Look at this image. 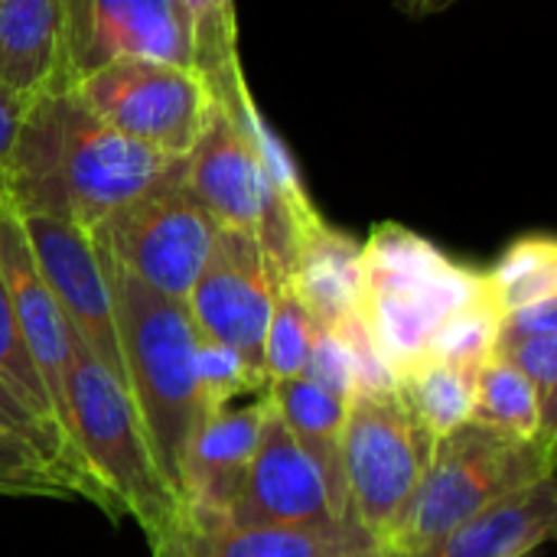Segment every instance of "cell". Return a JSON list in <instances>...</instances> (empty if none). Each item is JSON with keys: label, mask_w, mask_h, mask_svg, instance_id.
<instances>
[{"label": "cell", "mask_w": 557, "mask_h": 557, "mask_svg": "<svg viewBox=\"0 0 557 557\" xmlns=\"http://www.w3.org/2000/svg\"><path fill=\"white\" fill-rule=\"evenodd\" d=\"M183 163L186 157L111 131L69 91H49L26 111L0 206L16 215H55L91 235L117 209L176 176Z\"/></svg>", "instance_id": "cell-1"}, {"label": "cell", "mask_w": 557, "mask_h": 557, "mask_svg": "<svg viewBox=\"0 0 557 557\" xmlns=\"http://www.w3.org/2000/svg\"><path fill=\"white\" fill-rule=\"evenodd\" d=\"M104 274L111 287L124 392L131 395L160 476L183 503V460L206 418L196 375L199 333L186 304L153 294L117 268H104Z\"/></svg>", "instance_id": "cell-2"}, {"label": "cell", "mask_w": 557, "mask_h": 557, "mask_svg": "<svg viewBox=\"0 0 557 557\" xmlns=\"http://www.w3.org/2000/svg\"><path fill=\"white\" fill-rule=\"evenodd\" d=\"M483 294V271L408 225L379 222L362 242V320L392 375L421 362L437 330Z\"/></svg>", "instance_id": "cell-3"}, {"label": "cell", "mask_w": 557, "mask_h": 557, "mask_svg": "<svg viewBox=\"0 0 557 557\" xmlns=\"http://www.w3.org/2000/svg\"><path fill=\"white\" fill-rule=\"evenodd\" d=\"M69 437L91 470L117 519H134L147 545L186 509L160 476L137 411L124 385L85 349L72 330V362L65 379Z\"/></svg>", "instance_id": "cell-4"}, {"label": "cell", "mask_w": 557, "mask_h": 557, "mask_svg": "<svg viewBox=\"0 0 557 557\" xmlns=\"http://www.w3.org/2000/svg\"><path fill=\"white\" fill-rule=\"evenodd\" d=\"M555 450L542 441H519L480 424H460L431 447L424 476L379 545L388 557H414L496 499L555 473Z\"/></svg>", "instance_id": "cell-5"}, {"label": "cell", "mask_w": 557, "mask_h": 557, "mask_svg": "<svg viewBox=\"0 0 557 557\" xmlns=\"http://www.w3.org/2000/svg\"><path fill=\"white\" fill-rule=\"evenodd\" d=\"M88 238L104 268H117L153 294L186 304L215 248L219 225L189 193L180 170L117 209Z\"/></svg>", "instance_id": "cell-6"}, {"label": "cell", "mask_w": 557, "mask_h": 557, "mask_svg": "<svg viewBox=\"0 0 557 557\" xmlns=\"http://www.w3.org/2000/svg\"><path fill=\"white\" fill-rule=\"evenodd\" d=\"M339 450L346 525L382 545L424 476L431 444L411 424L395 388H385L356 392L346 401Z\"/></svg>", "instance_id": "cell-7"}, {"label": "cell", "mask_w": 557, "mask_h": 557, "mask_svg": "<svg viewBox=\"0 0 557 557\" xmlns=\"http://www.w3.org/2000/svg\"><path fill=\"white\" fill-rule=\"evenodd\" d=\"M65 91L111 131L170 157H186L219 111L199 69L150 59H114L75 78Z\"/></svg>", "instance_id": "cell-8"}, {"label": "cell", "mask_w": 557, "mask_h": 557, "mask_svg": "<svg viewBox=\"0 0 557 557\" xmlns=\"http://www.w3.org/2000/svg\"><path fill=\"white\" fill-rule=\"evenodd\" d=\"M183 183L222 232L251 235L287 271L294 232L264 176L251 137L219 108L186 153Z\"/></svg>", "instance_id": "cell-9"}, {"label": "cell", "mask_w": 557, "mask_h": 557, "mask_svg": "<svg viewBox=\"0 0 557 557\" xmlns=\"http://www.w3.org/2000/svg\"><path fill=\"white\" fill-rule=\"evenodd\" d=\"M284 274L258 238L219 228L215 248L186 297L199 339L225 343L264 372L261 346Z\"/></svg>", "instance_id": "cell-10"}, {"label": "cell", "mask_w": 557, "mask_h": 557, "mask_svg": "<svg viewBox=\"0 0 557 557\" xmlns=\"http://www.w3.org/2000/svg\"><path fill=\"white\" fill-rule=\"evenodd\" d=\"M16 219L23 225L33 261L42 281L49 284L55 304L62 307L69 326L85 343V349L124 385L111 287L91 238L78 225L55 215H16Z\"/></svg>", "instance_id": "cell-11"}, {"label": "cell", "mask_w": 557, "mask_h": 557, "mask_svg": "<svg viewBox=\"0 0 557 557\" xmlns=\"http://www.w3.org/2000/svg\"><path fill=\"white\" fill-rule=\"evenodd\" d=\"M225 522L238 529H349L336 519L320 470L277 421L274 408Z\"/></svg>", "instance_id": "cell-12"}, {"label": "cell", "mask_w": 557, "mask_h": 557, "mask_svg": "<svg viewBox=\"0 0 557 557\" xmlns=\"http://www.w3.org/2000/svg\"><path fill=\"white\" fill-rule=\"evenodd\" d=\"M0 277H3V287H7L10 307H13L16 330H20L26 352L49 392L55 421H59L62 434L69 437L65 379H69V362H72V326L33 261V251L26 245L16 212L7 206H0ZM69 444H72V437H69Z\"/></svg>", "instance_id": "cell-13"}, {"label": "cell", "mask_w": 557, "mask_h": 557, "mask_svg": "<svg viewBox=\"0 0 557 557\" xmlns=\"http://www.w3.org/2000/svg\"><path fill=\"white\" fill-rule=\"evenodd\" d=\"M271 401L261 398L242 408H222L202 418L183 460V509L196 519H219L235 499V490L258 450Z\"/></svg>", "instance_id": "cell-14"}, {"label": "cell", "mask_w": 557, "mask_h": 557, "mask_svg": "<svg viewBox=\"0 0 557 557\" xmlns=\"http://www.w3.org/2000/svg\"><path fill=\"white\" fill-rule=\"evenodd\" d=\"M287 281L317 330L336 333L362 317V242L317 219L294 238Z\"/></svg>", "instance_id": "cell-15"}, {"label": "cell", "mask_w": 557, "mask_h": 557, "mask_svg": "<svg viewBox=\"0 0 557 557\" xmlns=\"http://www.w3.org/2000/svg\"><path fill=\"white\" fill-rule=\"evenodd\" d=\"M114 59L196 69L173 0H88V33L75 78Z\"/></svg>", "instance_id": "cell-16"}, {"label": "cell", "mask_w": 557, "mask_h": 557, "mask_svg": "<svg viewBox=\"0 0 557 557\" xmlns=\"http://www.w3.org/2000/svg\"><path fill=\"white\" fill-rule=\"evenodd\" d=\"M557 529L555 473L480 509L414 557H522L552 542Z\"/></svg>", "instance_id": "cell-17"}, {"label": "cell", "mask_w": 557, "mask_h": 557, "mask_svg": "<svg viewBox=\"0 0 557 557\" xmlns=\"http://www.w3.org/2000/svg\"><path fill=\"white\" fill-rule=\"evenodd\" d=\"M0 82L26 101L69 88L62 0H0Z\"/></svg>", "instance_id": "cell-18"}, {"label": "cell", "mask_w": 557, "mask_h": 557, "mask_svg": "<svg viewBox=\"0 0 557 557\" xmlns=\"http://www.w3.org/2000/svg\"><path fill=\"white\" fill-rule=\"evenodd\" d=\"M366 539L356 529H238L219 519L183 512L150 542L153 557H323L346 542ZM372 542V539H369Z\"/></svg>", "instance_id": "cell-19"}, {"label": "cell", "mask_w": 557, "mask_h": 557, "mask_svg": "<svg viewBox=\"0 0 557 557\" xmlns=\"http://www.w3.org/2000/svg\"><path fill=\"white\" fill-rule=\"evenodd\" d=\"M264 392H268L264 398L271 401L277 421L287 428V434L300 444V450L320 470L330 506H333L336 519L346 525V483H343V450H339L346 401L330 395L307 375L271 382Z\"/></svg>", "instance_id": "cell-20"}, {"label": "cell", "mask_w": 557, "mask_h": 557, "mask_svg": "<svg viewBox=\"0 0 557 557\" xmlns=\"http://www.w3.org/2000/svg\"><path fill=\"white\" fill-rule=\"evenodd\" d=\"M173 7L193 52V65L212 85L219 108L232 104L242 91H248L238 59L235 0H173Z\"/></svg>", "instance_id": "cell-21"}, {"label": "cell", "mask_w": 557, "mask_h": 557, "mask_svg": "<svg viewBox=\"0 0 557 557\" xmlns=\"http://www.w3.org/2000/svg\"><path fill=\"white\" fill-rule=\"evenodd\" d=\"M395 395L401 408L408 411L411 424L421 431V437L434 447L441 437L457 431L470 421V395H473V375L424 356L421 362L401 369L395 375Z\"/></svg>", "instance_id": "cell-22"}, {"label": "cell", "mask_w": 557, "mask_h": 557, "mask_svg": "<svg viewBox=\"0 0 557 557\" xmlns=\"http://www.w3.org/2000/svg\"><path fill=\"white\" fill-rule=\"evenodd\" d=\"M470 424H480L506 437L542 441L548 447H557V434H552L542 421L535 388L516 366H509L499 356L486 359L473 375Z\"/></svg>", "instance_id": "cell-23"}, {"label": "cell", "mask_w": 557, "mask_h": 557, "mask_svg": "<svg viewBox=\"0 0 557 557\" xmlns=\"http://www.w3.org/2000/svg\"><path fill=\"white\" fill-rule=\"evenodd\" d=\"M486 297L499 317L557 297V242L545 232L516 238L503 258L483 271Z\"/></svg>", "instance_id": "cell-24"}, {"label": "cell", "mask_w": 557, "mask_h": 557, "mask_svg": "<svg viewBox=\"0 0 557 557\" xmlns=\"http://www.w3.org/2000/svg\"><path fill=\"white\" fill-rule=\"evenodd\" d=\"M313 333H317V323L310 320V313L304 310V304L297 300V294L284 274L277 284V294H274V310H271V320L264 330V346H261V366H264L268 385L304 375L310 346H313Z\"/></svg>", "instance_id": "cell-25"}, {"label": "cell", "mask_w": 557, "mask_h": 557, "mask_svg": "<svg viewBox=\"0 0 557 557\" xmlns=\"http://www.w3.org/2000/svg\"><path fill=\"white\" fill-rule=\"evenodd\" d=\"M0 388L20 405L26 408L36 421H42L46 428H52L65 444L69 437L62 434L59 421H55V411H52V401H49V392L26 352V343L16 330V320H13V307H10V297H7V287H3V277H0ZM72 447V444H69ZM75 450V447H72ZM82 460V457H78ZM91 473V470H88Z\"/></svg>", "instance_id": "cell-26"}, {"label": "cell", "mask_w": 557, "mask_h": 557, "mask_svg": "<svg viewBox=\"0 0 557 557\" xmlns=\"http://www.w3.org/2000/svg\"><path fill=\"white\" fill-rule=\"evenodd\" d=\"M0 431L20 437V441H26V444H33L36 450H42V454L72 480L78 499H88V503H91L95 509H101L111 522H121L117 512H114V506H111V499L104 496V490L98 486V480L88 473V467L78 460V454H75L52 428H46V424L36 421L26 408H20L3 388H0Z\"/></svg>", "instance_id": "cell-27"}, {"label": "cell", "mask_w": 557, "mask_h": 557, "mask_svg": "<svg viewBox=\"0 0 557 557\" xmlns=\"http://www.w3.org/2000/svg\"><path fill=\"white\" fill-rule=\"evenodd\" d=\"M496 330H499V313L483 294L470 307L457 310L434 336L428 356L441 359L467 375H476V369L496 356Z\"/></svg>", "instance_id": "cell-28"}, {"label": "cell", "mask_w": 557, "mask_h": 557, "mask_svg": "<svg viewBox=\"0 0 557 557\" xmlns=\"http://www.w3.org/2000/svg\"><path fill=\"white\" fill-rule=\"evenodd\" d=\"M0 496L78 499L72 480L42 450L3 431H0Z\"/></svg>", "instance_id": "cell-29"}, {"label": "cell", "mask_w": 557, "mask_h": 557, "mask_svg": "<svg viewBox=\"0 0 557 557\" xmlns=\"http://www.w3.org/2000/svg\"><path fill=\"white\" fill-rule=\"evenodd\" d=\"M196 375H199V392L206 414L228 408L235 398L251 395L268 388V379L258 366H251L238 349L215 343V339H199L196 346Z\"/></svg>", "instance_id": "cell-30"}, {"label": "cell", "mask_w": 557, "mask_h": 557, "mask_svg": "<svg viewBox=\"0 0 557 557\" xmlns=\"http://www.w3.org/2000/svg\"><path fill=\"white\" fill-rule=\"evenodd\" d=\"M496 356L506 359L509 366H516V369L529 379V385H532L535 395H539V408H542L545 428H548L552 434H557V333L496 343Z\"/></svg>", "instance_id": "cell-31"}, {"label": "cell", "mask_w": 557, "mask_h": 557, "mask_svg": "<svg viewBox=\"0 0 557 557\" xmlns=\"http://www.w3.org/2000/svg\"><path fill=\"white\" fill-rule=\"evenodd\" d=\"M304 375L310 382H317L320 388H326L330 395L349 401L356 395V366L352 356L346 349V343L330 333V330H317L313 333V346H310V359Z\"/></svg>", "instance_id": "cell-32"}, {"label": "cell", "mask_w": 557, "mask_h": 557, "mask_svg": "<svg viewBox=\"0 0 557 557\" xmlns=\"http://www.w3.org/2000/svg\"><path fill=\"white\" fill-rule=\"evenodd\" d=\"M545 333H557V297L519 307V310L499 317L496 343L525 339V336H545Z\"/></svg>", "instance_id": "cell-33"}, {"label": "cell", "mask_w": 557, "mask_h": 557, "mask_svg": "<svg viewBox=\"0 0 557 557\" xmlns=\"http://www.w3.org/2000/svg\"><path fill=\"white\" fill-rule=\"evenodd\" d=\"M29 104H33V101L20 98L13 88H7V85L0 82V189H3V176H7L13 147H16V140H20V131H23V121H26Z\"/></svg>", "instance_id": "cell-34"}, {"label": "cell", "mask_w": 557, "mask_h": 557, "mask_svg": "<svg viewBox=\"0 0 557 557\" xmlns=\"http://www.w3.org/2000/svg\"><path fill=\"white\" fill-rule=\"evenodd\" d=\"M62 16H65V65H69V85H72L78 75L85 33H88V0H62Z\"/></svg>", "instance_id": "cell-35"}, {"label": "cell", "mask_w": 557, "mask_h": 557, "mask_svg": "<svg viewBox=\"0 0 557 557\" xmlns=\"http://www.w3.org/2000/svg\"><path fill=\"white\" fill-rule=\"evenodd\" d=\"M323 557H388L375 542H369V539H356V542H346V545H339L336 552H330V555Z\"/></svg>", "instance_id": "cell-36"}, {"label": "cell", "mask_w": 557, "mask_h": 557, "mask_svg": "<svg viewBox=\"0 0 557 557\" xmlns=\"http://www.w3.org/2000/svg\"><path fill=\"white\" fill-rule=\"evenodd\" d=\"M401 3L418 7V10H441V7H447V3H454V0H401Z\"/></svg>", "instance_id": "cell-37"}, {"label": "cell", "mask_w": 557, "mask_h": 557, "mask_svg": "<svg viewBox=\"0 0 557 557\" xmlns=\"http://www.w3.org/2000/svg\"><path fill=\"white\" fill-rule=\"evenodd\" d=\"M522 557H535V552H529V555H522Z\"/></svg>", "instance_id": "cell-38"}]
</instances>
